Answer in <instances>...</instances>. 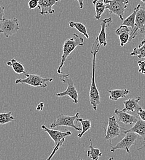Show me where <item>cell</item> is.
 I'll return each instance as SVG.
<instances>
[{
	"mask_svg": "<svg viewBox=\"0 0 145 160\" xmlns=\"http://www.w3.org/2000/svg\"><path fill=\"white\" fill-rule=\"evenodd\" d=\"M100 46H101L100 45L98 38V37H96V40H95L94 42L92 44L91 49V53L93 56V70H92L91 86H90V92H89V99H90V104L92 105L93 109L95 111L97 110L98 105H99L101 103L100 92L96 86V81H95L96 56L100 50Z\"/></svg>",
	"mask_w": 145,
	"mask_h": 160,
	"instance_id": "6da1fadb",
	"label": "cell"
},
{
	"mask_svg": "<svg viewBox=\"0 0 145 160\" xmlns=\"http://www.w3.org/2000/svg\"><path fill=\"white\" fill-rule=\"evenodd\" d=\"M84 45V39L83 37L79 36L76 33H74L73 37L67 38L64 42L62 46V54L60 65L58 68L57 72L59 75L62 74L61 68L64 63L69 55L75 49L77 46H83Z\"/></svg>",
	"mask_w": 145,
	"mask_h": 160,
	"instance_id": "7a4b0ae2",
	"label": "cell"
},
{
	"mask_svg": "<svg viewBox=\"0 0 145 160\" xmlns=\"http://www.w3.org/2000/svg\"><path fill=\"white\" fill-rule=\"evenodd\" d=\"M61 80L64 83L67 84V89L65 91L58 92L56 94V96L59 98H62L64 96H69L74 103H78L79 102V94L78 91L74 84L73 80L70 78L69 74H64L61 75Z\"/></svg>",
	"mask_w": 145,
	"mask_h": 160,
	"instance_id": "3957f363",
	"label": "cell"
},
{
	"mask_svg": "<svg viewBox=\"0 0 145 160\" xmlns=\"http://www.w3.org/2000/svg\"><path fill=\"white\" fill-rule=\"evenodd\" d=\"M53 78H43L40 75L29 74L25 78H19L15 81L16 84H25L33 87H39L42 89H45L48 87L47 82H52Z\"/></svg>",
	"mask_w": 145,
	"mask_h": 160,
	"instance_id": "277c9868",
	"label": "cell"
},
{
	"mask_svg": "<svg viewBox=\"0 0 145 160\" xmlns=\"http://www.w3.org/2000/svg\"><path fill=\"white\" fill-rule=\"evenodd\" d=\"M80 113L77 112L74 116L65 115L62 113L60 114L56 119L50 125V128H55L58 126H65L74 128L76 131H82V128L75 124V121L79 118Z\"/></svg>",
	"mask_w": 145,
	"mask_h": 160,
	"instance_id": "5b68a950",
	"label": "cell"
},
{
	"mask_svg": "<svg viewBox=\"0 0 145 160\" xmlns=\"http://www.w3.org/2000/svg\"><path fill=\"white\" fill-rule=\"evenodd\" d=\"M20 30V25L16 18L13 19H4L0 22V33L6 38H9L16 33Z\"/></svg>",
	"mask_w": 145,
	"mask_h": 160,
	"instance_id": "8992f818",
	"label": "cell"
},
{
	"mask_svg": "<svg viewBox=\"0 0 145 160\" xmlns=\"http://www.w3.org/2000/svg\"><path fill=\"white\" fill-rule=\"evenodd\" d=\"M128 3V0H111L106 4V9L110 14L118 16L121 20H124L123 16Z\"/></svg>",
	"mask_w": 145,
	"mask_h": 160,
	"instance_id": "52a82bcc",
	"label": "cell"
},
{
	"mask_svg": "<svg viewBox=\"0 0 145 160\" xmlns=\"http://www.w3.org/2000/svg\"><path fill=\"white\" fill-rule=\"evenodd\" d=\"M138 135L136 133L130 132L125 134V136L121 140L119 143H117L115 146H111V152L114 153L117 150H124L127 153H130V147L135 144L136 140L138 138Z\"/></svg>",
	"mask_w": 145,
	"mask_h": 160,
	"instance_id": "ba28073f",
	"label": "cell"
},
{
	"mask_svg": "<svg viewBox=\"0 0 145 160\" xmlns=\"http://www.w3.org/2000/svg\"><path fill=\"white\" fill-rule=\"evenodd\" d=\"M145 30V9L142 6L138 10L136 18L135 28L131 31L130 41L136 38L140 33H144Z\"/></svg>",
	"mask_w": 145,
	"mask_h": 160,
	"instance_id": "9c48e42d",
	"label": "cell"
},
{
	"mask_svg": "<svg viewBox=\"0 0 145 160\" xmlns=\"http://www.w3.org/2000/svg\"><path fill=\"white\" fill-rule=\"evenodd\" d=\"M121 127L119 126L115 116L110 117L108 120L107 126L106 129V140H111L121 136Z\"/></svg>",
	"mask_w": 145,
	"mask_h": 160,
	"instance_id": "30bf717a",
	"label": "cell"
},
{
	"mask_svg": "<svg viewBox=\"0 0 145 160\" xmlns=\"http://www.w3.org/2000/svg\"><path fill=\"white\" fill-rule=\"evenodd\" d=\"M121 130L122 131V133L127 134L130 132H132L136 133L139 136H141L143 138V142L141 146L138 150L143 148L145 146V121L142 120H138V121L135 123L134 126L130 129H125L124 128L121 127Z\"/></svg>",
	"mask_w": 145,
	"mask_h": 160,
	"instance_id": "8fae6325",
	"label": "cell"
},
{
	"mask_svg": "<svg viewBox=\"0 0 145 160\" xmlns=\"http://www.w3.org/2000/svg\"><path fill=\"white\" fill-rule=\"evenodd\" d=\"M41 128L43 131L46 132L49 137L52 139V140L54 142V145H56L63 139L72 135V132L70 131L63 132L60 130L53 129L50 128H49L46 127V126H45L44 124L41 126Z\"/></svg>",
	"mask_w": 145,
	"mask_h": 160,
	"instance_id": "7c38bea8",
	"label": "cell"
},
{
	"mask_svg": "<svg viewBox=\"0 0 145 160\" xmlns=\"http://www.w3.org/2000/svg\"><path fill=\"white\" fill-rule=\"evenodd\" d=\"M61 0H38V8L40 10V14L45 16L46 14H53L55 11L53 9V6Z\"/></svg>",
	"mask_w": 145,
	"mask_h": 160,
	"instance_id": "4fadbf2b",
	"label": "cell"
},
{
	"mask_svg": "<svg viewBox=\"0 0 145 160\" xmlns=\"http://www.w3.org/2000/svg\"><path fill=\"white\" fill-rule=\"evenodd\" d=\"M114 112L117 117L119 121L127 125H131L135 124L138 120L137 117L131 115L128 112H124L122 110L116 109Z\"/></svg>",
	"mask_w": 145,
	"mask_h": 160,
	"instance_id": "5bb4252c",
	"label": "cell"
},
{
	"mask_svg": "<svg viewBox=\"0 0 145 160\" xmlns=\"http://www.w3.org/2000/svg\"><path fill=\"white\" fill-rule=\"evenodd\" d=\"M140 99H141V97L137 96L135 98H132V99H129L128 100H125L123 102L124 105V108L122 110L126 112H130L132 113L136 112L137 114L138 110L141 108V107L138 104Z\"/></svg>",
	"mask_w": 145,
	"mask_h": 160,
	"instance_id": "9a60e30c",
	"label": "cell"
},
{
	"mask_svg": "<svg viewBox=\"0 0 145 160\" xmlns=\"http://www.w3.org/2000/svg\"><path fill=\"white\" fill-rule=\"evenodd\" d=\"M112 18L109 17L106 18L101 21V31L100 32L99 35L97 37L98 38V41L100 46H106L107 44V39H106V29L107 27L112 22Z\"/></svg>",
	"mask_w": 145,
	"mask_h": 160,
	"instance_id": "2e32d148",
	"label": "cell"
},
{
	"mask_svg": "<svg viewBox=\"0 0 145 160\" xmlns=\"http://www.w3.org/2000/svg\"><path fill=\"white\" fill-rule=\"evenodd\" d=\"M8 66L11 67L14 72L17 74H23L25 77H27L29 73H28L25 70L23 65L21 63V62H18L15 59H12L11 60L6 62Z\"/></svg>",
	"mask_w": 145,
	"mask_h": 160,
	"instance_id": "e0dca14e",
	"label": "cell"
},
{
	"mask_svg": "<svg viewBox=\"0 0 145 160\" xmlns=\"http://www.w3.org/2000/svg\"><path fill=\"white\" fill-rule=\"evenodd\" d=\"M108 92L109 94V99L110 100H117L125 98L128 94L130 93V91L127 89H113V90H109Z\"/></svg>",
	"mask_w": 145,
	"mask_h": 160,
	"instance_id": "ac0fdd59",
	"label": "cell"
},
{
	"mask_svg": "<svg viewBox=\"0 0 145 160\" xmlns=\"http://www.w3.org/2000/svg\"><path fill=\"white\" fill-rule=\"evenodd\" d=\"M142 6V4H138L136 8H135L133 11L132 13L127 17L125 20H124L122 24L124 25H126L130 28H131V30H133L135 28V18H136V14L139 9V8Z\"/></svg>",
	"mask_w": 145,
	"mask_h": 160,
	"instance_id": "d6986e66",
	"label": "cell"
},
{
	"mask_svg": "<svg viewBox=\"0 0 145 160\" xmlns=\"http://www.w3.org/2000/svg\"><path fill=\"white\" fill-rule=\"evenodd\" d=\"M90 141V144L89 146V149L87 151V157L92 160H99L100 157L102 156V153L99 148L93 147L91 140Z\"/></svg>",
	"mask_w": 145,
	"mask_h": 160,
	"instance_id": "ffe728a7",
	"label": "cell"
},
{
	"mask_svg": "<svg viewBox=\"0 0 145 160\" xmlns=\"http://www.w3.org/2000/svg\"><path fill=\"white\" fill-rule=\"evenodd\" d=\"M95 9V18L96 20H100L104 11L106 9V4L103 2V0H99L94 4Z\"/></svg>",
	"mask_w": 145,
	"mask_h": 160,
	"instance_id": "44dd1931",
	"label": "cell"
},
{
	"mask_svg": "<svg viewBox=\"0 0 145 160\" xmlns=\"http://www.w3.org/2000/svg\"><path fill=\"white\" fill-rule=\"evenodd\" d=\"M69 27L70 28H75L78 32L83 35L87 39H89L90 36L87 32L86 26L80 22H75L74 21H70L69 22Z\"/></svg>",
	"mask_w": 145,
	"mask_h": 160,
	"instance_id": "7402d4cb",
	"label": "cell"
},
{
	"mask_svg": "<svg viewBox=\"0 0 145 160\" xmlns=\"http://www.w3.org/2000/svg\"><path fill=\"white\" fill-rule=\"evenodd\" d=\"M77 121L80 122L82 125V131L81 132L77 135V138L81 139L84 134H85L91 128V123L90 120H83L81 118H79L77 119Z\"/></svg>",
	"mask_w": 145,
	"mask_h": 160,
	"instance_id": "603a6c76",
	"label": "cell"
},
{
	"mask_svg": "<svg viewBox=\"0 0 145 160\" xmlns=\"http://www.w3.org/2000/svg\"><path fill=\"white\" fill-rule=\"evenodd\" d=\"M132 56H137L139 59L145 58V42L140 44L138 48H135L133 51L130 53Z\"/></svg>",
	"mask_w": 145,
	"mask_h": 160,
	"instance_id": "cb8c5ba5",
	"label": "cell"
},
{
	"mask_svg": "<svg viewBox=\"0 0 145 160\" xmlns=\"http://www.w3.org/2000/svg\"><path fill=\"white\" fill-rule=\"evenodd\" d=\"M15 120L11 112L0 113V124H6Z\"/></svg>",
	"mask_w": 145,
	"mask_h": 160,
	"instance_id": "d4e9b609",
	"label": "cell"
},
{
	"mask_svg": "<svg viewBox=\"0 0 145 160\" xmlns=\"http://www.w3.org/2000/svg\"><path fill=\"white\" fill-rule=\"evenodd\" d=\"M130 32H127L121 33L119 35V40H120V44L121 46L123 47L125 44L130 41Z\"/></svg>",
	"mask_w": 145,
	"mask_h": 160,
	"instance_id": "484cf974",
	"label": "cell"
},
{
	"mask_svg": "<svg viewBox=\"0 0 145 160\" xmlns=\"http://www.w3.org/2000/svg\"><path fill=\"white\" fill-rule=\"evenodd\" d=\"M64 142H65V138L63 139L62 140H61L56 145H54V147H53V149L52 152L51 153V154L49 155V156L47 158V159L46 160H51V159H52L53 157V156L55 155L56 152L60 149V148L61 147H62V145H63Z\"/></svg>",
	"mask_w": 145,
	"mask_h": 160,
	"instance_id": "4316f807",
	"label": "cell"
},
{
	"mask_svg": "<svg viewBox=\"0 0 145 160\" xmlns=\"http://www.w3.org/2000/svg\"><path fill=\"white\" fill-rule=\"evenodd\" d=\"M132 30L131 28H130V27L126 26V25H121L118 28H117L115 31V33L117 35H121V33H124V32H131Z\"/></svg>",
	"mask_w": 145,
	"mask_h": 160,
	"instance_id": "83f0119b",
	"label": "cell"
},
{
	"mask_svg": "<svg viewBox=\"0 0 145 160\" xmlns=\"http://www.w3.org/2000/svg\"><path fill=\"white\" fill-rule=\"evenodd\" d=\"M138 65L139 67L138 72L145 75V60H139L138 62Z\"/></svg>",
	"mask_w": 145,
	"mask_h": 160,
	"instance_id": "f1b7e54d",
	"label": "cell"
},
{
	"mask_svg": "<svg viewBox=\"0 0 145 160\" xmlns=\"http://www.w3.org/2000/svg\"><path fill=\"white\" fill-rule=\"evenodd\" d=\"M28 8L31 10L35 9L36 8H38L39 6V2L38 0H29L28 3Z\"/></svg>",
	"mask_w": 145,
	"mask_h": 160,
	"instance_id": "f546056e",
	"label": "cell"
},
{
	"mask_svg": "<svg viewBox=\"0 0 145 160\" xmlns=\"http://www.w3.org/2000/svg\"><path fill=\"white\" fill-rule=\"evenodd\" d=\"M137 115L141 120L145 121V109H143V108H140V109L138 110V112L137 113Z\"/></svg>",
	"mask_w": 145,
	"mask_h": 160,
	"instance_id": "4dcf8cb0",
	"label": "cell"
},
{
	"mask_svg": "<svg viewBox=\"0 0 145 160\" xmlns=\"http://www.w3.org/2000/svg\"><path fill=\"white\" fill-rule=\"evenodd\" d=\"M4 7L0 5V22L4 19Z\"/></svg>",
	"mask_w": 145,
	"mask_h": 160,
	"instance_id": "1f68e13d",
	"label": "cell"
},
{
	"mask_svg": "<svg viewBox=\"0 0 145 160\" xmlns=\"http://www.w3.org/2000/svg\"><path fill=\"white\" fill-rule=\"evenodd\" d=\"M43 108H44V103L42 102L40 103V104H39L37 105V110H40V111H42L43 110Z\"/></svg>",
	"mask_w": 145,
	"mask_h": 160,
	"instance_id": "d6a6232c",
	"label": "cell"
},
{
	"mask_svg": "<svg viewBox=\"0 0 145 160\" xmlns=\"http://www.w3.org/2000/svg\"><path fill=\"white\" fill-rule=\"evenodd\" d=\"M77 1L79 2L80 9H82L83 8V1H84V0H77Z\"/></svg>",
	"mask_w": 145,
	"mask_h": 160,
	"instance_id": "836d02e7",
	"label": "cell"
},
{
	"mask_svg": "<svg viewBox=\"0 0 145 160\" xmlns=\"http://www.w3.org/2000/svg\"><path fill=\"white\" fill-rule=\"evenodd\" d=\"M144 33H145V36H144V37H143V40L142 41V42H141L140 44H143V43H145V30Z\"/></svg>",
	"mask_w": 145,
	"mask_h": 160,
	"instance_id": "e575fe53",
	"label": "cell"
},
{
	"mask_svg": "<svg viewBox=\"0 0 145 160\" xmlns=\"http://www.w3.org/2000/svg\"><path fill=\"white\" fill-rule=\"evenodd\" d=\"M98 1H99V0H93V1H92V3L94 4H95L96 2H97Z\"/></svg>",
	"mask_w": 145,
	"mask_h": 160,
	"instance_id": "d590c367",
	"label": "cell"
},
{
	"mask_svg": "<svg viewBox=\"0 0 145 160\" xmlns=\"http://www.w3.org/2000/svg\"><path fill=\"white\" fill-rule=\"evenodd\" d=\"M114 159V158H112V157H111V158H109L107 160H113ZM80 160H83V159H81Z\"/></svg>",
	"mask_w": 145,
	"mask_h": 160,
	"instance_id": "8d00e7d4",
	"label": "cell"
},
{
	"mask_svg": "<svg viewBox=\"0 0 145 160\" xmlns=\"http://www.w3.org/2000/svg\"><path fill=\"white\" fill-rule=\"evenodd\" d=\"M142 2H144V3H145V0H140Z\"/></svg>",
	"mask_w": 145,
	"mask_h": 160,
	"instance_id": "74e56055",
	"label": "cell"
}]
</instances>
